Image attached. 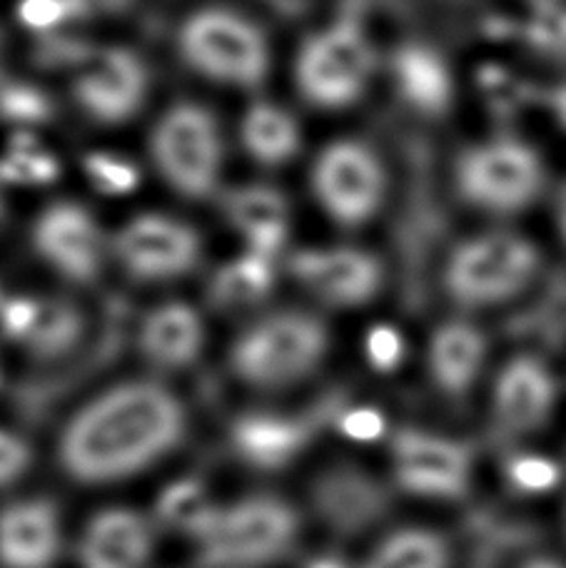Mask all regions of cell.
Wrapping results in <instances>:
<instances>
[{"mask_svg": "<svg viewBox=\"0 0 566 568\" xmlns=\"http://www.w3.org/2000/svg\"><path fill=\"white\" fill-rule=\"evenodd\" d=\"M158 519L168 529L190 536L200 544L215 524L220 504L212 499L210 491L195 479H178L168 484L158 496L155 504Z\"/></svg>", "mask_w": 566, "mask_h": 568, "instance_id": "obj_24", "label": "cell"}, {"mask_svg": "<svg viewBox=\"0 0 566 568\" xmlns=\"http://www.w3.org/2000/svg\"><path fill=\"white\" fill-rule=\"evenodd\" d=\"M188 412L155 379H130L95 394L58 439L60 469L83 486L118 484L153 469L183 444Z\"/></svg>", "mask_w": 566, "mask_h": 568, "instance_id": "obj_1", "label": "cell"}, {"mask_svg": "<svg viewBox=\"0 0 566 568\" xmlns=\"http://www.w3.org/2000/svg\"><path fill=\"white\" fill-rule=\"evenodd\" d=\"M85 172L90 182H93L100 192H105V195H125V192H133L140 182L133 162L115 155H105V152L85 158Z\"/></svg>", "mask_w": 566, "mask_h": 568, "instance_id": "obj_28", "label": "cell"}, {"mask_svg": "<svg viewBox=\"0 0 566 568\" xmlns=\"http://www.w3.org/2000/svg\"><path fill=\"white\" fill-rule=\"evenodd\" d=\"M454 190L492 225H517L547 207L557 175L544 150L517 130H499L469 142L454 160Z\"/></svg>", "mask_w": 566, "mask_h": 568, "instance_id": "obj_2", "label": "cell"}, {"mask_svg": "<svg viewBox=\"0 0 566 568\" xmlns=\"http://www.w3.org/2000/svg\"><path fill=\"white\" fill-rule=\"evenodd\" d=\"M153 526L140 511L113 506L88 519L78 539L80 568H148L153 559Z\"/></svg>", "mask_w": 566, "mask_h": 568, "instance_id": "obj_18", "label": "cell"}, {"mask_svg": "<svg viewBox=\"0 0 566 568\" xmlns=\"http://www.w3.org/2000/svg\"><path fill=\"white\" fill-rule=\"evenodd\" d=\"M36 307H38V300H30V297H18V300L6 302L3 307H0V329H3L6 337L23 344L30 327H33Z\"/></svg>", "mask_w": 566, "mask_h": 568, "instance_id": "obj_33", "label": "cell"}, {"mask_svg": "<svg viewBox=\"0 0 566 568\" xmlns=\"http://www.w3.org/2000/svg\"><path fill=\"white\" fill-rule=\"evenodd\" d=\"M392 474L400 489L422 499H459L472 484V452L452 436L402 429L392 439Z\"/></svg>", "mask_w": 566, "mask_h": 568, "instance_id": "obj_12", "label": "cell"}, {"mask_svg": "<svg viewBox=\"0 0 566 568\" xmlns=\"http://www.w3.org/2000/svg\"><path fill=\"white\" fill-rule=\"evenodd\" d=\"M290 270L302 287L330 307H362L384 284L382 262L360 247H317L292 255Z\"/></svg>", "mask_w": 566, "mask_h": 568, "instance_id": "obj_15", "label": "cell"}, {"mask_svg": "<svg viewBox=\"0 0 566 568\" xmlns=\"http://www.w3.org/2000/svg\"><path fill=\"white\" fill-rule=\"evenodd\" d=\"M449 544L439 531L410 526L384 536L362 568H449Z\"/></svg>", "mask_w": 566, "mask_h": 568, "instance_id": "obj_25", "label": "cell"}, {"mask_svg": "<svg viewBox=\"0 0 566 568\" xmlns=\"http://www.w3.org/2000/svg\"><path fill=\"white\" fill-rule=\"evenodd\" d=\"M524 568H564V566L557 564V561H549V559H537V561H532Z\"/></svg>", "mask_w": 566, "mask_h": 568, "instance_id": "obj_39", "label": "cell"}, {"mask_svg": "<svg viewBox=\"0 0 566 568\" xmlns=\"http://www.w3.org/2000/svg\"><path fill=\"white\" fill-rule=\"evenodd\" d=\"M330 352V332L317 314L277 310L232 342V374L252 389L277 392L312 377Z\"/></svg>", "mask_w": 566, "mask_h": 568, "instance_id": "obj_4", "label": "cell"}, {"mask_svg": "<svg viewBox=\"0 0 566 568\" xmlns=\"http://www.w3.org/2000/svg\"><path fill=\"white\" fill-rule=\"evenodd\" d=\"M489 334L469 314L444 320L432 332L427 349L429 377L444 397L462 399L477 387L489 367Z\"/></svg>", "mask_w": 566, "mask_h": 568, "instance_id": "obj_16", "label": "cell"}, {"mask_svg": "<svg viewBox=\"0 0 566 568\" xmlns=\"http://www.w3.org/2000/svg\"><path fill=\"white\" fill-rule=\"evenodd\" d=\"M557 369L542 354L517 352L492 374V422L507 436L537 434L559 407Z\"/></svg>", "mask_w": 566, "mask_h": 568, "instance_id": "obj_11", "label": "cell"}, {"mask_svg": "<svg viewBox=\"0 0 566 568\" xmlns=\"http://www.w3.org/2000/svg\"><path fill=\"white\" fill-rule=\"evenodd\" d=\"M3 58H6V40L0 36V68H3Z\"/></svg>", "mask_w": 566, "mask_h": 568, "instance_id": "obj_41", "label": "cell"}, {"mask_svg": "<svg viewBox=\"0 0 566 568\" xmlns=\"http://www.w3.org/2000/svg\"><path fill=\"white\" fill-rule=\"evenodd\" d=\"M190 70L228 88H257L270 70V43L255 20L230 8H202L178 30Z\"/></svg>", "mask_w": 566, "mask_h": 568, "instance_id": "obj_5", "label": "cell"}, {"mask_svg": "<svg viewBox=\"0 0 566 568\" xmlns=\"http://www.w3.org/2000/svg\"><path fill=\"white\" fill-rule=\"evenodd\" d=\"M58 175V162L40 152L36 145H23L18 142L13 152L0 162V178L10 182H50Z\"/></svg>", "mask_w": 566, "mask_h": 568, "instance_id": "obj_29", "label": "cell"}, {"mask_svg": "<svg viewBox=\"0 0 566 568\" xmlns=\"http://www.w3.org/2000/svg\"><path fill=\"white\" fill-rule=\"evenodd\" d=\"M0 382H3V374H0Z\"/></svg>", "mask_w": 566, "mask_h": 568, "instance_id": "obj_42", "label": "cell"}, {"mask_svg": "<svg viewBox=\"0 0 566 568\" xmlns=\"http://www.w3.org/2000/svg\"><path fill=\"white\" fill-rule=\"evenodd\" d=\"M272 284H275L272 260L247 252L240 260L228 262L212 280V302L225 310L250 307L267 297Z\"/></svg>", "mask_w": 566, "mask_h": 568, "instance_id": "obj_26", "label": "cell"}, {"mask_svg": "<svg viewBox=\"0 0 566 568\" xmlns=\"http://www.w3.org/2000/svg\"><path fill=\"white\" fill-rule=\"evenodd\" d=\"M33 247L48 267L78 284L95 282L110 252L98 220L78 202H53L40 212Z\"/></svg>", "mask_w": 566, "mask_h": 568, "instance_id": "obj_13", "label": "cell"}, {"mask_svg": "<svg viewBox=\"0 0 566 568\" xmlns=\"http://www.w3.org/2000/svg\"><path fill=\"white\" fill-rule=\"evenodd\" d=\"M242 148L265 168H280L297 155L302 130L295 115L277 103H255L240 123Z\"/></svg>", "mask_w": 566, "mask_h": 568, "instance_id": "obj_22", "label": "cell"}, {"mask_svg": "<svg viewBox=\"0 0 566 568\" xmlns=\"http://www.w3.org/2000/svg\"><path fill=\"white\" fill-rule=\"evenodd\" d=\"M305 426L277 414H247L232 429L237 454L260 469H277L295 459L305 444Z\"/></svg>", "mask_w": 566, "mask_h": 568, "instance_id": "obj_21", "label": "cell"}, {"mask_svg": "<svg viewBox=\"0 0 566 568\" xmlns=\"http://www.w3.org/2000/svg\"><path fill=\"white\" fill-rule=\"evenodd\" d=\"M375 73V50L357 23H335L300 48L295 80L300 95L322 110L350 108L365 95Z\"/></svg>", "mask_w": 566, "mask_h": 568, "instance_id": "obj_8", "label": "cell"}, {"mask_svg": "<svg viewBox=\"0 0 566 568\" xmlns=\"http://www.w3.org/2000/svg\"><path fill=\"white\" fill-rule=\"evenodd\" d=\"M547 215H549V227L554 240L566 250V172L554 182V190L547 202Z\"/></svg>", "mask_w": 566, "mask_h": 568, "instance_id": "obj_38", "label": "cell"}, {"mask_svg": "<svg viewBox=\"0 0 566 568\" xmlns=\"http://www.w3.org/2000/svg\"><path fill=\"white\" fill-rule=\"evenodd\" d=\"M402 337L392 327L372 329L367 337V359L372 362V367L384 372L394 369L402 359Z\"/></svg>", "mask_w": 566, "mask_h": 568, "instance_id": "obj_34", "label": "cell"}, {"mask_svg": "<svg viewBox=\"0 0 566 568\" xmlns=\"http://www.w3.org/2000/svg\"><path fill=\"white\" fill-rule=\"evenodd\" d=\"M312 190L320 207L342 227H362L377 215L387 197V170L362 140H335L312 168Z\"/></svg>", "mask_w": 566, "mask_h": 568, "instance_id": "obj_9", "label": "cell"}, {"mask_svg": "<svg viewBox=\"0 0 566 568\" xmlns=\"http://www.w3.org/2000/svg\"><path fill=\"white\" fill-rule=\"evenodd\" d=\"M150 158L178 195L208 200L218 192L225 170L220 120L200 103H175L158 118L150 133Z\"/></svg>", "mask_w": 566, "mask_h": 568, "instance_id": "obj_7", "label": "cell"}, {"mask_svg": "<svg viewBox=\"0 0 566 568\" xmlns=\"http://www.w3.org/2000/svg\"><path fill=\"white\" fill-rule=\"evenodd\" d=\"M150 75L143 58L128 48H105L73 80V100L100 125H123L145 105Z\"/></svg>", "mask_w": 566, "mask_h": 568, "instance_id": "obj_14", "label": "cell"}, {"mask_svg": "<svg viewBox=\"0 0 566 568\" xmlns=\"http://www.w3.org/2000/svg\"><path fill=\"white\" fill-rule=\"evenodd\" d=\"M110 252L128 277L150 284L173 282L198 270L202 237L183 220L148 212L115 232Z\"/></svg>", "mask_w": 566, "mask_h": 568, "instance_id": "obj_10", "label": "cell"}, {"mask_svg": "<svg viewBox=\"0 0 566 568\" xmlns=\"http://www.w3.org/2000/svg\"><path fill=\"white\" fill-rule=\"evenodd\" d=\"M46 100L36 90L26 85H3L0 88V115L8 120H40L46 118Z\"/></svg>", "mask_w": 566, "mask_h": 568, "instance_id": "obj_32", "label": "cell"}, {"mask_svg": "<svg viewBox=\"0 0 566 568\" xmlns=\"http://www.w3.org/2000/svg\"><path fill=\"white\" fill-rule=\"evenodd\" d=\"M138 349L163 372L192 367L205 349V322L185 302H165L150 310L138 329Z\"/></svg>", "mask_w": 566, "mask_h": 568, "instance_id": "obj_19", "label": "cell"}, {"mask_svg": "<svg viewBox=\"0 0 566 568\" xmlns=\"http://www.w3.org/2000/svg\"><path fill=\"white\" fill-rule=\"evenodd\" d=\"M222 210L230 225L247 240L250 252L272 260L285 245L290 210L280 190L270 185L235 187L222 200Z\"/></svg>", "mask_w": 566, "mask_h": 568, "instance_id": "obj_20", "label": "cell"}, {"mask_svg": "<svg viewBox=\"0 0 566 568\" xmlns=\"http://www.w3.org/2000/svg\"><path fill=\"white\" fill-rule=\"evenodd\" d=\"M400 88L412 105L424 113L442 110L449 100V75L437 58L427 50L410 48L397 60Z\"/></svg>", "mask_w": 566, "mask_h": 568, "instance_id": "obj_27", "label": "cell"}, {"mask_svg": "<svg viewBox=\"0 0 566 568\" xmlns=\"http://www.w3.org/2000/svg\"><path fill=\"white\" fill-rule=\"evenodd\" d=\"M33 464V449L23 436L0 426V489L18 484Z\"/></svg>", "mask_w": 566, "mask_h": 568, "instance_id": "obj_31", "label": "cell"}, {"mask_svg": "<svg viewBox=\"0 0 566 568\" xmlns=\"http://www.w3.org/2000/svg\"><path fill=\"white\" fill-rule=\"evenodd\" d=\"M83 310L68 300H38L36 320L26 337V347L40 359H60L85 337Z\"/></svg>", "mask_w": 566, "mask_h": 568, "instance_id": "obj_23", "label": "cell"}, {"mask_svg": "<svg viewBox=\"0 0 566 568\" xmlns=\"http://www.w3.org/2000/svg\"><path fill=\"white\" fill-rule=\"evenodd\" d=\"M340 429L355 442H372V439H380L384 434V419L380 412L360 407V409H352L347 417L342 419Z\"/></svg>", "mask_w": 566, "mask_h": 568, "instance_id": "obj_37", "label": "cell"}, {"mask_svg": "<svg viewBox=\"0 0 566 568\" xmlns=\"http://www.w3.org/2000/svg\"><path fill=\"white\" fill-rule=\"evenodd\" d=\"M539 110L549 120L554 133L566 138V70L549 80V85L542 90Z\"/></svg>", "mask_w": 566, "mask_h": 568, "instance_id": "obj_36", "label": "cell"}, {"mask_svg": "<svg viewBox=\"0 0 566 568\" xmlns=\"http://www.w3.org/2000/svg\"><path fill=\"white\" fill-rule=\"evenodd\" d=\"M312 568H345V564H340L335 559H322L317 564H312Z\"/></svg>", "mask_w": 566, "mask_h": 568, "instance_id": "obj_40", "label": "cell"}, {"mask_svg": "<svg viewBox=\"0 0 566 568\" xmlns=\"http://www.w3.org/2000/svg\"><path fill=\"white\" fill-rule=\"evenodd\" d=\"M559 466L537 454H524L509 462V481L527 494L547 491L557 484Z\"/></svg>", "mask_w": 566, "mask_h": 568, "instance_id": "obj_30", "label": "cell"}, {"mask_svg": "<svg viewBox=\"0 0 566 568\" xmlns=\"http://www.w3.org/2000/svg\"><path fill=\"white\" fill-rule=\"evenodd\" d=\"M68 13V0H23L18 8L20 20H23L28 28L36 30H48L63 23Z\"/></svg>", "mask_w": 566, "mask_h": 568, "instance_id": "obj_35", "label": "cell"}, {"mask_svg": "<svg viewBox=\"0 0 566 568\" xmlns=\"http://www.w3.org/2000/svg\"><path fill=\"white\" fill-rule=\"evenodd\" d=\"M300 516L292 504L272 494H252L220 506L212 529L200 546L210 568H260L292 551L300 539Z\"/></svg>", "mask_w": 566, "mask_h": 568, "instance_id": "obj_6", "label": "cell"}, {"mask_svg": "<svg viewBox=\"0 0 566 568\" xmlns=\"http://www.w3.org/2000/svg\"><path fill=\"white\" fill-rule=\"evenodd\" d=\"M63 554V519L50 499H20L0 509V566L53 568Z\"/></svg>", "mask_w": 566, "mask_h": 568, "instance_id": "obj_17", "label": "cell"}, {"mask_svg": "<svg viewBox=\"0 0 566 568\" xmlns=\"http://www.w3.org/2000/svg\"><path fill=\"white\" fill-rule=\"evenodd\" d=\"M544 272V247L519 225H489L449 250L442 287L459 314L509 307Z\"/></svg>", "mask_w": 566, "mask_h": 568, "instance_id": "obj_3", "label": "cell"}]
</instances>
